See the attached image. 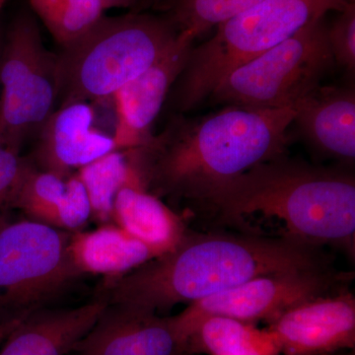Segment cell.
Segmentation results:
<instances>
[{
	"label": "cell",
	"instance_id": "cb8c5ba5",
	"mask_svg": "<svg viewBox=\"0 0 355 355\" xmlns=\"http://www.w3.org/2000/svg\"><path fill=\"white\" fill-rule=\"evenodd\" d=\"M329 43L335 64L354 73L355 70V4L350 1L328 26Z\"/></svg>",
	"mask_w": 355,
	"mask_h": 355
},
{
	"label": "cell",
	"instance_id": "4316f807",
	"mask_svg": "<svg viewBox=\"0 0 355 355\" xmlns=\"http://www.w3.org/2000/svg\"><path fill=\"white\" fill-rule=\"evenodd\" d=\"M24 318L25 317L15 318V319L0 321V345H2V343L6 340L7 336L10 335L11 331L21 323V321H22Z\"/></svg>",
	"mask_w": 355,
	"mask_h": 355
},
{
	"label": "cell",
	"instance_id": "83f0119b",
	"mask_svg": "<svg viewBox=\"0 0 355 355\" xmlns=\"http://www.w3.org/2000/svg\"><path fill=\"white\" fill-rule=\"evenodd\" d=\"M161 1H163V0H142L137 12H144V11H146L149 8L153 9Z\"/></svg>",
	"mask_w": 355,
	"mask_h": 355
},
{
	"label": "cell",
	"instance_id": "277c9868",
	"mask_svg": "<svg viewBox=\"0 0 355 355\" xmlns=\"http://www.w3.org/2000/svg\"><path fill=\"white\" fill-rule=\"evenodd\" d=\"M179 32L161 14L105 15L58 53V106L112 98L169 50Z\"/></svg>",
	"mask_w": 355,
	"mask_h": 355
},
{
	"label": "cell",
	"instance_id": "4fadbf2b",
	"mask_svg": "<svg viewBox=\"0 0 355 355\" xmlns=\"http://www.w3.org/2000/svg\"><path fill=\"white\" fill-rule=\"evenodd\" d=\"M120 150L113 135L95 127L90 103L60 107L37 133L30 160L43 171L67 178L107 154Z\"/></svg>",
	"mask_w": 355,
	"mask_h": 355
},
{
	"label": "cell",
	"instance_id": "8fae6325",
	"mask_svg": "<svg viewBox=\"0 0 355 355\" xmlns=\"http://www.w3.org/2000/svg\"><path fill=\"white\" fill-rule=\"evenodd\" d=\"M282 355H330L354 349L355 298L349 291L293 306L268 323Z\"/></svg>",
	"mask_w": 355,
	"mask_h": 355
},
{
	"label": "cell",
	"instance_id": "484cf974",
	"mask_svg": "<svg viewBox=\"0 0 355 355\" xmlns=\"http://www.w3.org/2000/svg\"><path fill=\"white\" fill-rule=\"evenodd\" d=\"M107 10L112 8L130 9L132 12L139 11L142 0H104Z\"/></svg>",
	"mask_w": 355,
	"mask_h": 355
},
{
	"label": "cell",
	"instance_id": "7c38bea8",
	"mask_svg": "<svg viewBox=\"0 0 355 355\" xmlns=\"http://www.w3.org/2000/svg\"><path fill=\"white\" fill-rule=\"evenodd\" d=\"M76 355H191L174 317L135 306L108 304L77 343Z\"/></svg>",
	"mask_w": 355,
	"mask_h": 355
},
{
	"label": "cell",
	"instance_id": "8992f818",
	"mask_svg": "<svg viewBox=\"0 0 355 355\" xmlns=\"http://www.w3.org/2000/svg\"><path fill=\"white\" fill-rule=\"evenodd\" d=\"M326 16L240 65L222 79L209 100L225 106L284 109L296 106L321 85L335 65Z\"/></svg>",
	"mask_w": 355,
	"mask_h": 355
},
{
	"label": "cell",
	"instance_id": "7a4b0ae2",
	"mask_svg": "<svg viewBox=\"0 0 355 355\" xmlns=\"http://www.w3.org/2000/svg\"><path fill=\"white\" fill-rule=\"evenodd\" d=\"M327 266L320 246L289 236L188 231L169 253L107 279L101 299L153 312L191 304L268 273Z\"/></svg>",
	"mask_w": 355,
	"mask_h": 355
},
{
	"label": "cell",
	"instance_id": "f546056e",
	"mask_svg": "<svg viewBox=\"0 0 355 355\" xmlns=\"http://www.w3.org/2000/svg\"><path fill=\"white\" fill-rule=\"evenodd\" d=\"M2 37H3V30L0 28V46H1Z\"/></svg>",
	"mask_w": 355,
	"mask_h": 355
},
{
	"label": "cell",
	"instance_id": "7402d4cb",
	"mask_svg": "<svg viewBox=\"0 0 355 355\" xmlns=\"http://www.w3.org/2000/svg\"><path fill=\"white\" fill-rule=\"evenodd\" d=\"M67 178L40 170L29 158L25 157L11 209H19L27 218L44 223L64 196Z\"/></svg>",
	"mask_w": 355,
	"mask_h": 355
},
{
	"label": "cell",
	"instance_id": "5b68a950",
	"mask_svg": "<svg viewBox=\"0 0 355 355\" xmlns=\"http://www.w3.org/2000/svg\"><path fill=\"white\" fill-rule=\"evenodd\" d=\"M347 3V0H261L219 25L211 38L193 46L170 92L173 108L178 114L198 108L233 70L313 21L343 10Z\"/></svg>",
	"mask_w": 355,
	"mask_h": 355
},
{
	"label": "cell",
	"instance_id": "e0dca14e",
	"mask_svg": "<svg viewBox=\"0 0 355 355\" xmlns=\"http://www.w3.org/2000/svg\"><path fill=\"white\" fill-rule=\"evenodd\" d=\"M112 221L151 248L158 257L176 249L189 231L179 214L137 184L119 191Z\"/></svg>",
	"mask_w": 355,
	"mask_h": 355
},
{
	"label": "cell",
	"instance_id": "2e32d148",
	"mask_svg": "<svg viewBox=\"0 0 355 355\" xmlns=\"http://www.w3.org/2000/svg\"><path fill=\"white\" fill-rule=\"evenodd\" d=\"M70 261L79 275H101L116 279L132 272L158 254L116 224L70 234Z\"/></svg>",
	"mask_w": 355,
	"mask_h": 355
},
{
	"label": "cell",
	"instance_id": "6da1fadb",
	"mask_svg": "<svg viewBox=\"0 0 355 355\" xmlns=\"http://www.w3.org/2000/svg\"><path fill=\"white\" fill-rule=\"evenodd\" d=\"M296 110L228 105L198 118L177 114L132 148L140 179L156 197L197 200L254 166L286 155Z\"/></svg>",
	"mask_w": 355,
	"mask_h": 355
},
{
	"label": "cell",
	"instance_id": "ffe728a7",
	"mask_svg": "<svg viewBox=\"0 0 355 355\" xmlns=\"http://www.w3.org/2000/svg\"><path fill=\"white\" fill-rule=\"evenodd\" d=\"M29 3L62 48L87 34L107 10L104 0H29Z\"/></svg>",
	"mask_w": 355,
	"mask_h": 355
},
{
	"label": "cell",
	"instance_id": "9c48e42d",
	"mask_svg": "<svg viewBox=\"0 0 355 355\" xmlns=\"http://www.w3.org/2000/svg\"><path fill=\"white\" fill-rule=\"evenodd\" d=\"M347 275L331 272L328 266L268 273L248 280L241 286L189 304L175 324L188 343L189 336L203 318H233L248 323L277 319L293 306L343 291Z\"/></svg>",
	"mask_w": 355,
	"mask_h": 355
},
{
	"label": "cell",
	"instance_id": "9a60e30c",
	"mask_svg": "<svg viewBox=\"0 0 355 355\" xmlns=\"http://www.w3.org/2000/svg\"><path fill=\"white\" fill-rule=\"evenodd\" d=\"M108 303L99 298L73 309L30 313L2 343L0 355H67L87 335Z\"/></svg>",
	"mask_w": 355,
	"mask_h": 355
},
{
	"label": "cell",
	"instance_id": "44dd1931",
	"mask_svg": "<svg viewBox=\"0 0 355 355\" xmlns=\"http://www.w3.org/2000/svg\"><path fill=\"white\" fill-rule=\"evenodd\" d=\"M261 0H163L154 10L167 18L179 33L195 39L227 22Z\"/></svg>",
	"mask_w": 355,
	"mask_h": 355
},
{
	"label": "cell",
	"instance_id": "d4e9b609",
	"mask_svg": "<svg viewBox=\"0 0 355 355\" xmlns=\"http://www.w3.org/2000/svg\"><path fill=\"white\" fill-rule=\"evenodd\" d=\"M22 149L0 139V221L7 218L11 209L14 191L17 186L25 157Z\"/></svg>",
	"mask_w": 355,
	"mask_h": 355
},
{
	"label": "cell",
	"instance_id": "ba28073f",
	"mask_svg": "<svg viewBox=\"0 0 355 355\" xmlns=\"http://www.w3.org/2000/svg\"><path fill=\"white\" fill-rule=\"evenodd\" d=\"M71 233L26 218L0 221V321L28 316L76 277Z\"/></svg>",
	"mask_w": 355,
	"mask_h": 355
},
{
	"label": "cell",
	"instance_id": "603a6c76",
	"mask_svg": "<svg viewBox=\"0 0 355 355\" xmlns=\"http://www.w3.org/2000/svg\"><path fill=\"white\" fill-rule=\"evenodd\" d=\"M91 217L92 209L85 187L77 174H72L67 178L64 196L43 224L67 232H79Z\"/></svg>",
	"mask_w": 355,
	"mask_h": 355
},
{
	"label": "cell",
	"instance_id": "5bb4252c",
	"mask_svg": "<svg viewBox=\"0 0 355 355\" xmlns=\"http://www.w3.org/2000/svg\"><path fill=\"white\" fill-rule=\"evenodd\" d=\"M293 123L311 147L328 158L355 159V94L350 87L320 86L295 107Z\"/></svg>",
	"mask_w": 355,
	"mask_h": 355
},
{
	"label": "cell",
	"instance_id": "30bf717a",
	"mask_svg": "<svg viewBox=\"0 0 355 355\" xmlns=\"http://www.w3.org/2000/svg\"><path fill=\"white\" fill-rule=\"evenodd\" d=\"M195 41L193 35L179 33L162 57L112 97L116 113L113 137L120 150L144 146L153 137L154 123L186 67Z\"/></svg>",
	"mask_w": 355,
	"mask_h": 355
},
{
	"label": "cell",
	"instance_id": "3957f363",
	"mask_svg": "<svg viewBox=\"0 0 355 355\" xmlns=\"http://www.w3.org/2000/svg\"><path fill=\"white\" fill-rule=\"evenodd\" d=\"M225 220L261 214L287 234L354 256L355 179L345 168L323 167L284 155L254 166L203 198Z\"/></svg>",
	"mask_w": 355,
	"mask_h": 355
},
{
	"label": "cell",
	"instance_id": "52a82bcc",
	"mask_svg": "<svg viewBox=\"0 0 355 355\" xmlns=\"http://www.w3.org/2000/svg\"><path fill=\"white\" fill-rule=\"evenodd\" d=\"M0 139L22 149L58 106V53L44 46L31 9H21L0 46Z\"/></svg>",
	"mask_w": 355,
	"mask_h": 355
},
{
	"label": "cell",
	"instance_id": "d6986e66",
	"mask_svg": "<svg viewBox=\"0 0 355 355\" xmlns=\"http://www.w3.org/2000/svg\"><path fill=\"white\" fill-rule=\"evenodd\" d=\"M76 174L87 191L93 218L103 224L112 221L114 200L121 189L130 184L144 188L130 149L107 154Z\"/></svg>",
	"mask_w": 355,
	"mask_h": 355
},
{
	"label": "cell",
	"instance_id": "ac0fdd59",
	"mask_svg": "<svg viewBox=\"0 0 355 355\" xmlns=\"http://www.w3.org/2000/svg\"><path fill=\"white\" fill-rule=\"evenodd\" d=\"M188 347L191 354L282 355L268 329L222 316L200 320L189 336Z\"/></svg>",
	"mask_w": 355,
	"mask_h": 355
},
{
	"label": "cell",
	"instance_id": "f1b7e54d",
	"mask_svg": "<svg viewBox=\"0 0 355 355\" xmlns=\"http://www.w3.org/2000/svg\"><path fill=\"white\" fill-rule=\"evenodd\" d=\"M7 0H0V13H1L2 9L6 6Z\"/></svg>",
	"mask_w": 355,
	"mask_h": 355
}]
</instances>
